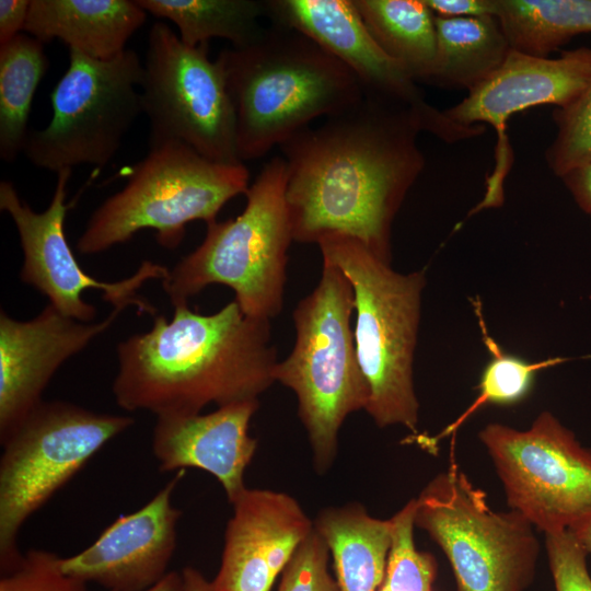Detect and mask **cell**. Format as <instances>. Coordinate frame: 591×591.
<instances>
[{
  "mask_svg": "<svg viewBox=\"0 0 591 591\" xmlns=\"http://www.w3.org/2000/svg\"><path fill=\"white\" fill-rule=\"evenodd\" d=\"M123 312L113 309L101 322L84 323L47 304L20 321L0 313V442L43 401L57 370L107 331Z\"/></svg>",
  "mask_w": 591,
  "mask_h": 591,
  "instance_id": "cell-15",
  "label": "cell"
},
{
  "mask_svg": "<svg viewBox=\"0 0 591 591\" xmlns=\"http://www.w3.org/2000/svg\"><path fill=\"white\" fill-rule=\"evenodd\" d=\"M314 529L333 556L340 591L379 590L392 542L391 519H375L352 503L323 510Z\"/></svg>",
  "mask_w": 591,
  "mask_h": 591,
  "instance_id": "cell-21",
  "label": "cell"
},
{
  "mask_svg": "<svg viewBox=\"0 0 591 591\" xmlns=\"http://www.w3.org/2000/svg\"><path fill=\"white\" fill-rule=\"evenodd\" d=\"M436 16H495L497 0H424Z\"/></svg>",
  "mask_w": 591,
  "mask_h": 591,
  "instance_id": "cell-33",
  "label": "cell"
},
{
  "mask_svg": "<svg viewBox=\"0 0 591 591\" xmlns=\"http://www.w3.org/2000/svg\"><path fill=\"white\" fill-rule=\"evenodd\" d=\"M269 322L246 316L234 299L209 315L179 304L170 321L154 316L149 331L117 345L116 404L160 417L258 399L278 362Z\"/></svg>",
  "mask_w": 591,
  "mask_h": 591,
  "instance_id": "cell-2",
  "label": "cell"
},
{
  "mask_svg": "<svg viewBox=\"0 0 591 591\" xmlns=\"http://www.w3.org/2000/svg\"><path fill=\"white\" fill-rule=\"evenodd\" d=\"M233 106L239 160L265 157L318 117L362 100L363 89L336 57L305 34L270 22L250 44L217 58Z\"/></svg>",
  "mask_w": 591,
  "mask_h": 591,
  "instance_id": "cell-3",
  "label": "cell"
},
{
  "mask_svg": "<svg viewBox=\"0 0 591 591\" xmlns=\"http://www.w3.org/2000/svg\"><path fill=\"white\" fill-rule=\"evenodd\" d=\"M143 62L132 49L111 60L69 49V66L50 93L53 116L24 148L32 164L58 173L78 165L103 167L142 113Z\"/></svg>",
  "mask_w": 591,
  "mask_h": 591,
  "instance_id": "cell-10",
  "label": "cell"
},
{
  "mask_svg": "<svg viewBox=\"0 0 591 591\" xmlns=\"http://www.w3.org/2000/svg\"><path fill=\"white\" fill-rule=\"evenodd\" d=\"M556 134L545 151L549 171L559 178L591 160V79L569 105L555 108Z\"/></svg>",
  "mask_w": 591,
  "mask_h": 591,
  "instance_id": "cell-29",
  "label": "cell"
},
{
  "mask_svg": "<svg viewBox=\"0 0 591 591\" xmlns=\"http://www.w3.org/2000/svg\"><path fill=\"white\" fill-rule=\"evenodd\" d=\"M248 183L244 163L213 162L181 142L150 147L126 185L93 211L77 250L100 254L143 229L155 230L157 242L174 250L189 222L216 221L229 200L246 194Z\"/></svg>",
  "mask_w": 591,
  "mask_h": 591,
  "instance_id": "cell-7",
  "label": "cell"
},
{
  "mask_svg": "<svg viewBox=\"0 0 591 591\" xmlns=\"http://www.w3.org/2000/svg\"><path fill=\"white\" fill-rule=\"evenodd\" d=\"M568 531L589 555L591 554V513L575 523Z\"/></svg>",
  "mask_w": 591,
  "mask_h": 591,
  "instance_id": "cell-36",
  "label": "cell"
},
{
  "mask_svg": "<svg viewBox=\"0 0 591 591\" xmlns=\"http://www.w3.org/2000/svg\"><path fill=\"white\" fill-rule=\"evenodd\" d=\"M137 0H31L24 32L42 43L59 39L69 49L111 60L147 19Z\"/></svg>",
  "mask_w": 591,
  "mask_h": 591,
  "instance_id": "cell-20",
  "label": "cell"
},
{
  "mask_svg": "<svg viewBox=\"0 0 591 591\" xmlns=\"http://www.w3.org/2000/svg\"><path fill=\"white\" fill-rule=\"evenodd\" d=\"M415 511L404 507L392 518V542L384 580L378 591H432L438 565L414 543Z\"/></svg>",
  "mask_w": 591,
  "mask_h": 591,
  "instance_id": "cell-28",
  "label": "cell"
},
{
  "mask_svg": "<svg viewBox=\"0 0 591 591\" xmlns=\"http://www.w3.org/2000/svg\"><path fill=\"white\" fill-rule=\"evenodd\" d=\"M47 68L44 43L27 33L0 46V157L5 162L24 151L33 97Z\"/></svg>",
  "mask_w": 591,
  "mask_h": 591,
  "instance_id": "cell-26",
  "label": "cell"
},
{
  "mask_svg": "<svg viewBox=\"0 0 591 591\" xmlns=\"http://www.w3.org/2000/svg\"><path fill=\"white\" fill-rule=\"evenodd\" d=\"M380 48L415 81L429 82L437 53L436 15L424 0H354Z\"/></svg>",
  "mask_w": 591,
  "mask_h": 591,
  "instance_id": "cell-23",
  "label": "cell"
},
{
  "mask_svg": "<svg viewBox=\"0 0 591 591\" xmlns=\"http://www.w3.org/2000/svg\"><path fill=\"white\" fill-rule=\"evenodd\" d=\"M478 437L510 510L544 534L566 531L591 513V448L551 412L525 430L489 424Z\"/></svg>",
  "mask_w": 591,
  "mask_h": 591,
  "instance_id": "cell-12",
  "label": "cell"
},
{
  "mask_svg": "<svg viewBox=\"0 0 591 591\" xmlns=\"http://www.w3.org/2000/svg\"><path fill=\"white\" fill-rule=\"evenodd\" d=\"M560 179L579 208L591 217V160L568 171Z\"/></svg>",
  "mask_w": 591,
  "mask_h": 591,
  "instance_id": "cell-35",
  "label": "cell"
},
{
  "mask_svg": "<svg viewBox=\"0 0 591 591\" xmlns=\"http://www.w3.org/2000/svg\"><path fill=\"white\" fill-rule=\"evenodd\" d=\"M245 196L237 217L208 223L202 242L169 269L162 287L173 306L216 283L231 288L251 318L270 321L281 311L293 241L282 157L264 165Z\"/></svg>",
  "mask_w": 591,
  "mask_h": 591,
  "instance_id": "cell-5",
  "label": "cell"
},
{
  "mask_svg": "<svg viewBox=\"0 0 591 591\" xmlns=\"http://www.w3.org/2000/svg\"><path fill=\"white\" fill-rule=\"evenodd\" d=\"M417 109L364 95L280 146L293 241L328 234L392 258L394 218L425 167Z\"/></svg>",
  "mask_w": 591,
  "mask_h": 591,
  "instance_id": "cell-1",
  "label": "cell"
},
{
  "mask_svg": "<svg viewBox=\"0 0 591 591\" xmlns=\"http://www.w3.org/2000/svg\"><path fill=\"white\" fill-rule=\"evenodd\" d=\"M147 12L171 21L187 46L227 39L232 47L252 43L263 31L267 18L265 1L257 0H137Z\"/></svg>",
  "mask_w": 591,
  "mask_h": 591,
  "instance_id": "cell-24",
  "label": "cell"
},
{
  "mask_svg": "<svg viewBox=\"0 0 591 591\" xmlns=\"http://www.w3.org/2000/svg\"><path fill=\"white\" fill-rule=\"evenodd\" d=\"M259 401L218 407L201 415L157 417L152 451L161 472L196 467L217 478L232 503L246 488L244 472L257 448L248 433Z\"/></svg>",
  "mask_w": 591,
  "mask_h": 591,
  "instance_id": "cell-19",
  "label": "cell"
},
{
  "mask_svg": "<svg viewBox=\"0 0 591 591\" xmlns=\"http://www.w3.org/2000/svg\"><path fill=\"white\" fill-rule=\"evenodd\" d=\"M71 172L66 169L57 173L51 201L42 212L34 211L21 199L11 182L0 183V209L14 222L22 247L21 281L45 296L61 314L80 322L91 323L97 314L96 308L82 298L88 289L102 291L103 300L113 309L124 311L132 306L140 315L155 316L157 309L139 290L149 280L162 281L167 267L142 260L131 276L108 282L95 279L79 265L65 232Z\"/></svg>",
  "mask_w": 591,
  "mask_h": 591,
  "instance_id": "cell-13",
  "label": "cell"
},
{
  "mask_svg": "<svg viewBox=\"0 0 591 591\" xmlns=\"http://www.w3.org/2000/svg\"><path fill=\"white\" fill-rule=\"evenodd\" d=\"M134 422L126 415L42 401L1 443V575L12 571L23 557L16 542L25 521Z\"/></svg>",
  "mask_w": 591,
  "mask_h": 591,
  "instance_id": "cell-8",
  "label": "cell"
},
{
  "mask_svg": "<svg viewBox=\"0 0 591 591\" xmlns=\"http://www.w3.org/2000/svg\"><path fill=\"white\" fill-rule=\"evenodd\" d=\"M329 549L314 529L283 569L278 591H340L328 572Z\"/></svg>",
  "mask_w": 591,
  "mask_h": 591,
  "instance_id": "cell-31",
  "label": "cell"
},
{
  "mask_svg": "<svg viewBox=\"0 0 591 591\" xmlns=\"http://www.w3.org/2000/svg\"><path fill=\"white\" fill-rule=\"evenodd\" d=\"M144 591H185L183 575L169 571L158 583Z\"/></svg>",
  "mask_w": 591,
  "mask_h": 591,
  "instance_id": "cell-38",
  "label": "cell"
},
{
  "mask_svg": "<svg viewBox=\"0 0 591 591\" xmlns=\"http://www.w3.org/2000/svg\"><path fill=\"white\" fill-rule=\"evenodd\" d=\"M61 558L44 549H28L20 564L1 575L0 591H86V582L67 575Z\"/></svg>",
  "mask_w": 591,
  "mask_h": 591,
  "instance_id": "cell-30",
  "label": "cell"
},
{
  "mask_svg": "<svg viewBox=\"0 0 591 591\" xmlns=\"http://www.w3.org/2000/svg\"><path fill=\"white\" fill-rule=\"evenodd\" d=\"M545 547L555 591H591L588 554L568 530L545 534Z\"/></svg>",
  "mask_w": 591,
  "mask_h": 591,
  "instance_id": "cell-32",
  "label": "cell"
},
{
  "mask_svg": "<svg viewBox=\"0 0 591 591\" xmlns=\"http://www.w3.org/2000/svg\"><path fill=\"white\" fill-rule=\"evenodd\" d=\"M437 53L428 83L472 90L506 60L511 47L495 16H436Z\"/></svg>",
  "mask_w": 591,
  "mask_h": 591,
  "instance_id": "cell-22",
  "label": "cell"
},
{
  "mask_svg": "<svg viewBox=\"0 0 591 591\" xmlns=\"http://www.w3.org/2000/svg\"><path fill=\"white\" fill-rule=\"evenodd\" d=\"M590 79V47L565 50L557 58L536 57L511 49L491 76L467 91L457 104L443 109L457 124H489L496 130L497 163L478 210L497 207L503 200L502 181L512 155L506 137L508 120L514 114L537 105H554L555 108L569 105Z\"/></svg>",
  "mask_w": 591,
  "mask_h": 591,
  "instance_id": "cell-14",
  "label": "cell"
},
{
  "mask_svg": "<svg viewBox=\"0 0 591 591\" xmlns=\"http://www.w3.org/2000/svg\"><path fill=\"white\" fill-rule=\"evenodd\" d=\"M354 290L339 268L323 260L321 278L292 313L296 340L278 361L274 379L292 390L318 473L332 465L338 432L348 415L366 409L370 397L354 331Z\"/></svg>",
  "mask_w": 591,
  "mask_h": 591,
  "instance_id": "cell-6",
  "label": "cell"
},
{
  "mask_svg": "<svg viewBox=\"0 0 591 591\" xmlns=\"http://www.w3.org/2000/svg\"><path fill=\"white\" fill-rule=\"evenodd\" d=\"M216 591H270L277 576L314 530L296 499L248 489L232 502Z\"/></svg>",
  "mask_w": 591,
  "mask_h": 591,
  "instance_id": "cell-17",
  "label": "cell"
},
{
  "mask_svg": "<svg viewBox=\"0 0 591 591\" xmlns=\"http://www.w3.org/2000/svg\"><path fill=\"white\" fill-rule=\"evenodd\" d=\"M185 591H216L211 581L206 578L197 569L186 567L182 571Z\"/></svg>",
  "mask_w": 591,
  "mask_h": 591,
  "instance_id": "cell-37",
  "label": "cell"
},
{
  "mask_svg": "<svg viewBox=\"0 0 591 591\" xmlns=\"http://www.w3.org/2000/svg\"><path fill=\"white\" fill-rule=\"evenodd\" d=\"M496 18L511 49L548 57L591 33V0H497Z\"/></svg>",
  "mask_w": 591,
  "mask_h": 591,
  "instance_id": "cell-25",
  "label": "cell"
},
{
  "mask_svg": "<svg viewBox=\"0 0 591 591\" xmlns=\"http://www.w3.org/2000/svg\"><path fill=\"white\" fill-rule=\"evenodd\" d=\"M270 22L294 28L348 67L364 95L420 109L417 82L376 44L354 0H268Z\"/></svg>",
  "mask_w": 591,
  "mask_h": 591,
  "instance_id": "cell-18",
  "label": "cell"
},
{
  "mask_svg": "<svg viewBox=\"0 0 591 591\" xmlns=\"http://www.w3.org/2000/svg\"><path fill=\"white\" fill-rule=\"evenodd\" d=\"M31 0L0 1V46L24 32Z\"/></svg>",
  "mask_w": 591,
  "mask_h": 591,
  "instance_id": "cell-34",
  "label": "cell"
},
{
  "mask_svg": "<svg viewBox=\"0 0 591 591\" xmlns=\"http://www.w3.org/2000/svg\"><path fill=\"white\" fill-rule=\"evenodd\" d=\"M473 305L490 359L482 372L476 398L439 438L455 433L474 413L488 404L511 405L521 402L530 393L540 371L570 360L566 357H553L531 362L506 352L486 331L480 302L473 301Z\"/></svg>",
  "mask_w": 591,
  "mask_h": 591,
  "instance_id": "cell-27",
  "label": "cell"
},
{
  "mask_svg": "<svg viewBox=\"0 0 591 591\" xmlns=\"http://www.w3.org/2000/svg\"><path fill=\"white\" fill-rule=\"evenodd\" d=\"M323 260L341 270L354 290V339L370 390L366 412L378 427L417 432L419 403L413 364L425 270L401 274L359 240L328 234L316 243Z\"/></svg>",
  "mask_w": 591,
  "mask_h": 591,
  "instance_id": "cell-4",
  "label": "cell"
},
{
  "mask_svg": "<svg viewBox=\"0 0 591 591\" xmlns=\"http://www.w3.org/2000/svg\"><path fill=\"white\" fill-rule=\"evenodd\" d=\"M183 475L179 470L150 501L118 517L89 547L61 558L62 570L108 591H144L158 583L176 547L182 513L172 505V494Z\"/></svg>",
  "mask_w": 591,
  "mask_h": 591,
  "instance_id": "cell-16",
  "label": "cell"
},
{
  "mask_svg": "<svg viewBox=\"0 0 591 591\" xmlns=\"http://www.w3.org/2000/svg\"><path fill=\"white\" fill-rule=\"evenodd\" d=\"M209 44L185 45L164 22L149 32L140 84L150 147L181 142L213 162L242 163L233 106Z\"/></svg>",
  "mask_w": 591,
  "mask_h": 591,
  "instance_id": "cell-11",
  "label": "cell"
},
{
  "mask_svg": "<svg viewBox=\"0 0 591 591\" xmlns=\"http://www.w3.org/2000/svg\"><path fill=\"white\" fill-rule=\"evenodd\" d=\"M455 462L416 498L415 526L442 549L456 591H525L534 581L540 543L519 512L495 511Z\"/></svg>",
  "mask_w": 591,
  "mask_h": 591,
  "instance_id": "cell-9",
  "label": "cell"
}]
</instances>
